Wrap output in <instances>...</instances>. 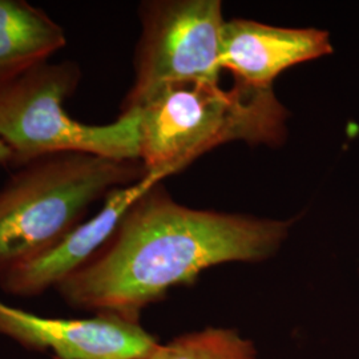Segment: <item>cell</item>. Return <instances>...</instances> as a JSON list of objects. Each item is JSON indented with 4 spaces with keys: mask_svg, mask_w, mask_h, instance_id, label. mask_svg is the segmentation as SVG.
Segmentation results:
<instances>
[{
    "mask_svg": "<svg viewBox=\"0 0 359 359\" xmlns=\"http://www.w3.org/2000/svg\"><path fill=\"white\" fill-rule=\"evenodd\" d=\"M148 359H256V348L236 330L209 327L157 345Z\"/></svg>",
    "mask_w": 359,
    "mask_h": 359,
    "instance_id": "obj_10",
    "label": "cell"
},
{
    "mask_svg": "<svg viewBox=\"0 0 359 359\" xmlns=\"http://www.w3.org/2000/svg\"><path fill=\"white\" fill-rule=\"evenodd\" d=\"M168 176L164 172L147 173L139 181L112 191L93 217L79 224L46 252L3 274L0 287L15 297H35L56 287L95 256L114 236L132 205Z\"/></svg>",
    "mask_w": 359,
    "mask_h": 359,
    "instance_id": "obj_7",
    "label": "cell"
},
{
    "mask_svg": "<svg viewBox=\"0 0 359 359\" xmlns=\"http://www.w3.org/2000/svg\"><path fill=\"white\" fill-rule=\"evenodd\" d=\"M11 161H13V154L10 152V149L7 148V145L1 142V139H0V165L11 164Z\"/></svg>",
    "mask_w": 359,
    "mask_h": 359,
    "instance_id": "obj_11",
    "label": "cell"
},
{
    "mask_svg": "<svg viewBox=\"0 0 359 359\" xmlns=\"http://www.w3.org/2000/svg\"><path fill=\"white\" fill-rule=\"evenodd\" d=\"M135 80L121 112L139 108L168 86L218 81L225 20L217 0H163L142 6Z\"/></svg>",
    "mask_w": 359,
    "mask_h": 359,
    "instance_id": "obj_5",
    "label": "cell"
},
{
    "mask_svg": "<svg viewBox=\"0 0 359 359\" xmlns=\"http://www.w3.org/2000/svg\"><path fill=\"white\" fill-rule=\"evenodd\" d=\"M0 334L59 359H148L157 347L140 322L112 313L65 320L36 316L0 301Z\"/></svg>",
    "mask_w": 359,
    "mask_h": 359,
    "instance_id": "obj_6",
    "label": "cell"
},
{
    "mask_svg": "<svg viewBox=\"0 0 359 359\" xmlns=\"http://www.w3.org/2000/svg\"><path fill=\"white\" fill-rule=\"evenodd\" d=\"M292 221L245 217L180 205L160 184L136 201L114 236L56 286L75 309L139 322L169 289L228 262L273 256Z\"/></svg>",
    "mask_w": 359,
    "mask_h": 359,
    "instance_id": "obj_1",
    "label": "cell"
},
{
    "mask_svg": "<svg viewBox=\"0 0 359 359\" xmlns=\"http://www.w3.org/2000/svg\"><path fill=\"white\" fill-rule=\"evenodd\" d=\"M333 52L330 36L317 28H285L234 19L221 36V67L236 81L271 88L273 80L293 65Z\"/></svg>",
    "mask_w": 359,
    "mask_h": 359,
    "instance_id": "obj_8",
    "label": "cell"
},
{
    "mask_svg": "<svg viewBox=\"0 0 359 359\" xmlns=\"http://www.w3.org/2000/svg\"><path fill=\"white\" fill-rule=\"evenodd\" d=\"M53 359H59V358H53Z\"/></svg>",
    "mask_w": 359,
    "mask_h": 359,
    "instance_id": "obj_12",
    "label": "cell"
},
{
    "mask_svg": "<svg viewBox=\"0 0 359 359\" xmlns=\"http://www.w3.org/2000/svg\"><path fill=\"white\" fill-rule=\"evenodd\" d=\"M74 62L44 63L0 87V139L13 154L11 165L56 154H86L117 161H140L139 114L123 111L105 126L77 121L65 100L80 81Z\"/></svg>",
    "mask_w": 359,
    "mask_h": 359,
    "instance_id": "obj_4",
    "label": "cell"
},
{
    "mask_svg": "<svg viewBox=\"0 0 359 359\" xmlns=\"http://www.w3.org/2000/svg\"><path fill=\"white\" fill-rule=\"evenodd\" d=\"M67 46L63 27L25 0H0V87Z\"/></svg>",
    "mask_w": 359,
    "mask_h": 359,
    "instance_id": "obj_9",
    "label": "cell"
},
{
    "mask_svg": "<svg viewBox=\"0 0 359 359\" xmlns=\"http://www.w3.org/2000/svg\"><path fill=\"white\" fill-rule=\"evenodd\" d=\"M135 109L147 173L172 176L221 144L277 145L286 135L287 111L273 90L238 81L231 90L208 80L168 86Z\"/></svg>",
    "mask_w": 359,
    "mask_h": 359,
    "instance_id": "obj_2",
    "label": "cell"
},
{
    "mask_svg": "<svg viewBox=\"0 0 359 359\" xmlns=\"http://www.w3.org/2000/svg\"><path fill=\"white\" fill-rule=\"evenodd\" d=\"M140 161L86 154L32 160L0 188V277L74 231L90 206L142 179Z\"/></svg>",
    "mask_w": 359,
    "mask_h": 359,
    "instance_id": "obj_3",
    "label": "cell"
}]
</instances>
